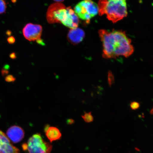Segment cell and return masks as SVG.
<instances>
[{
  "mask_svg": "<svg viewBox=\"0 0 153 153\" xmlns=\"http://www.w3.org/2000/svg\"><path fill=\"white\" fill-rule=\"evenodd\" d=\"M82 117L84 121L87 123H90L93 122L94 120L93 116L91 112H85Z\"/></svg>",
  "mask_w": 153,
  "mask_h": 153,
  "instance_id": "12",
  "label": "cell"
},
{
  "mask_svg": "<svg viewBox=\"0 0 153 153\" xmlns=\"http://www.w3.org/2000/svg\"><path fill=\"white\" fill-rule=\"evenodd\" d=\"M42 32V27L37 24L29 23L26 25L23 29V33L26 39L30 41H36L39 45H45L41 37Z\"/></svg>",
  "mask_w": 153,
  "mask_h": 153,
  "instance_id": "6",
  "label": "cell"
},
{
  "mask_svg": "<svg viewBox=\"0 0 153 153\" xmlns=\"http://www.w3.org/2000/svg\"><path fill=\"white\" fill-rule=\"evenodd\" d=\"M16 79V78L14 77V76L12 75H11V74L7 75L5 77V81L7 82H9V83H10V82H14Z\"/></svg>",
  "mask_w": 153,
  "mask_h": 153,
  "instance_id": "16",
  "label": "cell"
},
{
  "mask_svg": "<svg viewBox=\"0 0 153 153\" xmlns=\"http://www.w3.org/2000/svg\"><path fill=\"white\" fill-rule=\"evenodd\" d=\"M67 123L69 124H72L74 123V120L72 119H68L67 121Z\"/></svg>",
  "mask_w": 153,
  "mask_h": 153,
  "instance_id": "19",
  "label": "cell"
},
{
  "mask_svg": "<svg viewBox=\"0 0 153 153\" xmlns=\"http://www.w3.org/2000/svg\"><path fill=\"white\" fill-rule=\"evenodd\" d=\"M24 150H27L28 153H51L52 146L45 142L41 134H34L29 139L27 143L22 146Z\"/></svg>",
  "mask_w": 153,
  "mask_h": 153,
  "instance_id": "4",
  "label": "cell"
},
{
  "mask_svg": "<svg viewBox=\"0 0 153 153\" xmlns=\"http://www.w3.org/2000/svg\"><path fill=\"white\" fill-rule=\"evenodd\" d=\"M108 85L111 87L113 84L114 83V77L112 72L110 71H109L108 73Z\"/></svg>",
  "mask_w": 153,
  "mask_h": 153,
  "instance_id": "14",
  "label": "cell"
},
{
  "mask_svg": "<svg viewBox=\"0 0 153 153\" xmlns=\"http://www.w3.org/2000/svg\"><path fill=\"white\" fill-rule=\"evenodd\" d=\"M0 153H20V150L10 142L8 137L0 130Z\"/></svg>",
  "mask_w": 153,
  "mask_h": 153,
  "instance_id": "7",
  "label": "cell"
},
{
  "mask_svg": "<svg viewBox=\"0 0 153 153\" xmlns=\"http://www.w3.org/2000/svg\"><path fill=\"white\" fill-rule=\"evenodd\" d=\"M100 16L106 15L113 23H116L127 16L126 0H99L98 4Z\"/></svg>",
  "mask_w": 153,
  "mask_h": 153,
  "instance_id": "2",
  "label": "cell"
},
{
  "mask_svg": "<svg viewBox=\"0 0 153 153\" xmlns=\"http://www.w3.org/2000/svg\"><path fill=\"white\" fill-rule=\"evenodd\" d=\"M53 1L57 2V3H60L64 1L65 0H53Z\"/></svg>",
  "mask_w": 153,
  "mask_h": 153,
  "instance_id": "21",
  "label": "cell"
},
{
  "mask_svg": "<svg viewBox=\"0 0 153 153\" xmlns=\"http://www.w3.org/2000/svg\"><path fill=\"white\" fill-rule=\"evenodd\" d=\"M7 136L10 140L14 143H18L24 138L25 132L22 127L13 126L7 129Z\"/></svg>",
  "mask_w": 153,
  "mask_h": 153,
  "instance_id": "8",
  "label": "cell"
},
{
  "mask_svg": "<svg viewBox=\"0 0 153 153\" xmlns=\"http://www.w3.org/2000/svg\"><path fill=\"white\" fill-rule=\"evenodd\" d=\"M99 34L102 43V55L104 58H116L120 56L128 57L134 53L131 40L125 32L101 29L99 30Z\"/></svg>",
  "mask_w": 153,
  "mask_h": 153,
  "instance_id": "1",
  "label": "cell"
},
{
  "mask_svg": "<svg viewBox=\"0 0 153 153\" xmlns=\"http://www.w3.org/2000/svg\"><path fill=\"white\" fill-rule=\"evenodd\" d=\"M130 106L131 109L134 110H137L140 106V104L139 103L136 101H133L131 103Z\"/></svg>",
  "mask_w": 153,
  "mask_h": 153,
  "instance_id": "15",
  "label": "cell"
},
{
  "mask_svg": "<svg viewBox=\"0 0 153 153\" xmlns=\"http://www.w3.org/2000/svg\"><path fill=\"white\" fill-rule=\"evenodd\" d=\"M7 41L9 43L12 44L14 43L15 40L14 37L11 36L7 38Z\"/></svg>",
  "mask_w": 153,
  "mask_h": 153,
  "instance_id": "18",
  "label": "cell"
},
{
  "mask_svg": "<svg viewBox=\"0 0 153 153\" xmlns=\"http://www.w3.org/2000/svg\"><path fill=\"white\" fill-rule=\"evenodd\" d=\"M10 57L12 59H15L16 58V55L15 53H12L10 55Z\"/></svg>",
  "mask_w": 153,
  "mask_h": 153,
  "instance_id": "20",
  "label": "cell"
},
{
  "mask_svg": "<svg viewBox=\"0 0 153 153\" xmlns=\"http://www.w3.org/2000/svg\"><path fill=\"white\" fill-rule=\"evenodd\" d=\"M150 114H153V108L150 111Z\"/></svg>",
  "mask_w": 153,
  "mask_h": 153,
  "instance_id": "22",
  "label": "cell"
},
{
  "mask_svg": "<svg viewBox=\"0 0 153 153\" xmlns=\"http://www.w3.org/2000/svg\"><path fill=\"white\" fill-rule=\"evenodd\" d=\"M67 7L63 4L53 3L48 9L47 20L49 24L62 23L65 17Z\"/></svg>",
  "mask_w": 153,
  "mask_h": 153,
  "instance_id": "5",
  "label": "cell"
},
{
  "mask_svg": "<svg viewBox=\"0 0 153 153\" xmlns=\"http://www.w3.org/2000/svg\"><path fill=\"white\" fill-rule=\"evenodd\" d=\"M45 131L46 135L51 143L58 140L62 137V134L60 130L56 127H49L47 125L45 126Z\"/></svg>",
  "mask_w": 153,
  "mask_h": 153,
  "instance_id": "11",
  "label": "cell"
},
{
  "mask_svg": "<svg viewBox=\"0 0 153 153\" xmlns=\"http://www.w3.org/2000/svg\"><path fill=\"white\" fill-rule=\"evenodd\" d=\"M85 33L82 29L76 28L71 29L69 31L67 36L68 41L72 45H77L83 41L85 37Z\"/></svg>",
  "mask_w": 153,
  "mask_h": 153,
  "instance_id": "10",
  "label": "cell"
},
{
  "mask_svg": "<svg viewBox=\"0 0 153 153\" xmlns=\"http://www.w3.org/2000/svg\"><path fill=\"white\" fill-rule=\"evenodd\" d=\"M78 17L88 24L91 19L99 13L98 5L92 0H83L74 7Z\"/></svg>",
  "mask_w": 153,
  "mask_h": 153,
  "instance_id": "3",
  "label": "cell"
},
{
  "mask_svg": "<svg viewBox=\"0 0 153 153\" xmlns=\"http://www.w3.org/2000/svg\"><path fill=\"white\" fill-rule=\"evenodd\" d=\"M7 7V4L4 0H0V14L5 13Z\"/></svg>",
  "mask_w": 153,
  "mask_h": 153,
  "instance_id": "13",
  "label": "cell"
},
{
  "mask_svg": "<svg viewBox=\"0 0 153 153\" xmlns=\"http://www.w3.org/2000/svg\"><path fill=\"white\" fill-rule=\"evenodd\" d=\"M2 75L3 76H5L8 74L9 73V71L7 70V68H5L2 69L1 71Z\"/></svg>",
  "mask_w": 153,
  "mask_h": 153,
  "instance_id": "17",
  "label": "cell"
},
{
  "mask_svg": "<svg viewBox=\"0 0 153 153\" xmlns=\"http://www.w3.org/2000/svg\"><path fill=\"white\" fill-rule=\"evenodd\" d=\"M66 18L62 24L64 25L71 29L77 28L79 23V20L71 7H67Z\"/></svg>",
  "mask_w": 153,
  "mask_h": 153,
  "instance_id": "9",
  "label": "cell"
}]
</instances>
